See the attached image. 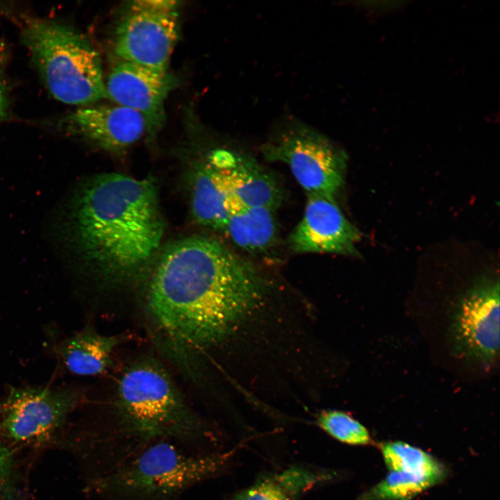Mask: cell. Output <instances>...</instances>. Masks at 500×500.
<instances>
[{
    "label": "cell",
    "mask_w": 500,
    "mask_h": 500,
    "mask_svg": "<svg viewBox=\"0 0 500 500\" xmlns=\"http://www.w3.org/2000/svg\"><path fill=\"white\" fill-rule=\"evenodd\" d=\"M17 485L14 450L0 434V500H14L17 494Z\"/></svg>",
    "instance_id": "21"
},
{
    "label": "cell",
    "mask_w": 500,
    "mask_h": 500,
    "mask_svg": "<svg viewBox=\"0 0 500 500\" xmlns=\"http://www.w3.org/2000/svg\"><path fill=\"white\" fill-rule=\"evenodd\" d=\"M258 270L218 240L194 236L172 245L148 288L154 335L181 361L231 336L264 297Z\"/></svg>",
    "instance_id": "1"
},
{
    "label": "cell",
    "mask_w": 500,
    "mask_h": 500,
    "mask_svg": "<svg viewBox=\"0 0 500 500\" xmlns=\"http://www.w3.org/2000/svg\"><path fill=\"white\" fill-rule=\"evenodd\" d=\"M228 183L224 158L212 149L197 175L192 192V211L201 224L222 230L228 216Z\"/></svg>",
    "instance_id": "14"
},
{
    "label": "cell",
    "mask_w": 500,
    "mask_h": 500,
    "mask_svg": "<svg viewBox=\"0 0 500 500\" xmlns=\"http://www.w3.org/2000/svg\"><path fill=\"white\" fill-rule=\"evenodd\" d=\"M162 440L207 451L217 450L219 442L217 432L188 403L166 368L147 356L123 371L105 421L84 440L90 478Z\"/></svg>",
    "instance_id": "2"
},
{
    "label": "cell",
    "mask_w": 500,
    "mask_h": 500,
    "mask_svg": "<svg viewBox=\"0 0 500 500\" xmlns=\"http://www.w3.org/2000/svg\"><path fill=\"white\" fill-rule=\"evenodd\" d=\"M316 422L323 431L340 442L351 445H367L372 442L367 429L345 412L323 410L318 415Z\"/></svg>",
    "instance_id": "20"
},
{
    "label": "cell",
    "mask_w": 500,
    "mask_h": 500,
    "mask_svg": "<svg viewBox=\"0 0 500 500\" xmlns=\"http://www.w3.org/2000/svg\"><path fill=\"white\" fill-rule=\"evenodd\" d=\"M381 450L390 472L445 476L444 466L434 457L406 442H388L381 445Z\"/></svg>",
    "instance_id": "19"
},
{
    "label": "cell",
    "mask_w": 500,
    "mask_h": 500,
    "mask_svg": "<svg viewBox=\"0 0 500 500\" xmlns=\"http://www.w3.org/2000/svg\"><path fill=\"white\" fill-rule=\"evenodd\" d=\"M444 477L403 472H390L378 483L362 493L356 500H411L441 482Z\"/></svg>",
    "instance_id": "18"
},
{
    "label": "cell",
    "mask_w": 500,
    "mask_h": 500,
    "mask_svg": "<svg viewBox=\"0 0 500 500\" xmlns=\"http://www.w3.org/2000/svg\"><path fill=\"white\" fill-rule=\"evenodd\" d=\"M233 455L158 440L89 480L88 488L101 500H181L189 489L226 472Z\"/></svg>",
    "instance_id": "4"
},
{
    "label": "cell",
    "mask_w": 500,
    "mask_h": 500,
    "mask_svg": "<svg viewBox=\"0 0 500 500\" xmlns=\"http://www.w3.org/2000/svg\"><path fill=\"white\" fill-rule=\"evenodd\" d=\"M68 122L85 138L112 153H122L147 133L144 117L119 106H88L67 117Z\"/></svg>",
    "instance_id": "12"
},
{
    "label": "cell",
    "mask_w": 500,
    "mask_h": 500,
    "mask_svg": "<svg viewBox=\"0 0 500 500\" xmlns=\"http://www.w3.org/2000/svg\"><path fill=\"white\" fill-rule=\"evenodd\" d=\"M360 233L344 215L335 198L308 195L303 215L288 238L295 253L355 255Z\"/></svg>",
    "instance_id": "10"
},
{
    "label": "cell",
    "mask_w": 500,
    "mask_h": 500,
    "mask_svg": "<svg viewBox=\"0 0 500 500\" xmlns=\"http://www.w3.org/2000/svg\"><path fill=\"white\" fill-rule=\"evenodd\" d=\"M274 210L267 207H247L228 212L222 231L240 249L260 253L276 242L278 228Z\"/></svg>",
    "instance_id": "17"
},
{
    "label": "cell",
    "mask_w": 500,
    "mask_h": 500,
    "mask_svg": "<svg viewBox=\"0 0 500 500\" xmlns=\"http://www.w3.org/2000/svg\"><path fill=\"white\" fill-rule=\"evenodd\" d=\"M7 101L4 92V89L1 82V71H0V121H1L6 114Z\"/></svg>",
    "instance_id": "22"
},
{
    "label": "cell",
    "mask_w": 500,
    "mask_h": 500,
    "mask_svg": "<svg viewBox=\"0 0 500 500\" xmlns=\"http://www.w3.org/2000/svg\"><path fill=\"white\" fill-rule=\"evenodd\" d=\"M175 83L169 72L158 73L119 60L112 66L105 81L107 98L140 113L151 135L165 122V101Z\"/></svg>",
    "instance_id": "11"
},
{
    "label": "cell",
    "mask_w": 500,
    "mask_h": 500,
    "mask_svg": "<svg viewBox=\"0 0 500 500\" xmlns=\"http://www.w3.org/2000/svg\"><path fill=\"white\" fill-rule=\"evenodd\" d=\"M80 397L73 389L12 388L0 405V434L10 445L46 442L64 426Z\"/></svg>",
    "instance_id": "8"
},
{
    "label": "cell",
    "mask_w": 500,
    "mask_h": 500,
    "mask_svg": "<svg viewBox=\"0 0 500 500\" xmlns=\"http://www.w3.org/2000/svg\"><path fill=\"white\" fill-rule=\"evenodd\" d=\"M333 478L328 470L294 465L262 474L249 487L222 500H299L308 491Z\"/></svg>",
    "instance_id": "15"
},
{
    "label": "cell",
    "mask_w": 500,
    "mask_h": 500,
    "mask_svg": "<svg viewBox=\"0 0 500 500\" xmlns=\"http://www.w3.org/2000/svg\"><path fill=\"white\" fill-rule=\"evenodd\" d=\"M455 350L483 364L492 363L499 349V281L482 278L460 299L451 324Z\"/></svg>",
    "instance_id": "9"
},
{
    "label": "cell",
    "mask_w": 500,
    "mask_h": 500,
    "mask_svg": "<svg viewBox=\"0 0 500 500\" xmlns=\"http://www.w3.org/2000/svg\"><path fill=\"white\" fill-rule=\"evenodd\" d=\"M225 168L229 187L228 215L240 208L261 206L275 210L279 206L282 193L278 183L251 154L232 148Z\"/></svg>",
    "instance_id": "13"
},
{
    "label": "cell",
    "mask_w": 500,
    "mask_h": 500,
    "mask_svg": "<svg viewBox=\"0 0 500 500\" xmlns=\"http://www.w3.org/2000/svg\"><path fill=\"white\" fill-rule=\"evenodd\" d=\"M263 157L288 166L308 195L334 197L344 181L347 156L326 135L293 116L276 122L260 147Z\"/></svg>",
    "instance_id": "6"
},
{
    "label": "cell",
    "mask_w": 500,
    "mask_h": 500,
    "mask_svg": "<svg viewBox=\"0 0 500 500\" xmlns=\"http://www.w3.org/2000/svg\"><path fill=\"white\" fill-rule=\"evenodd\" d=\"M23 39L56 99L85 106L107 98L99 55L81 34L58 22L34 20Z\"/></svg>",
    "instance_id": "5"
},
{
    "label": "cell",
    "mask_w": 500,
    "mask_h": 500,
    "mask_svg": "<svg viewBox=\"0 0 500 500\" xmlns=\"http://www.w3.org/2000/svg\"><path fill=\"white\" fill-rule=\"evenodd\" d=\"M72 211L80 253L110 281L135 278L160 244L163 221L156 187L149 179L99 175L79 191Z\"/></svg>",
    "instance_id": "3"
},
{
    "label": "cell",
    "mask_w": 500,
    "mask_h": 500,
    "mask_svg": "<svg viewBox=\"0 0 500 500\" xmlns=\"http://www.w3.org/2000/svg\"><path fill=\"white\" fill-rule=\"evenodd\" d=\"M178 7L175 1H131L115 30L117 60L167 73L179 34Z\"/></svg>",
    "instance_id": "7"
},
{
    "label": "cell",
    "mask_w": 500,
    "mask_h": 500,
    "mask_svg": "<svg viewBox=\"0 0 500 500\" xmlns=\"http://www.w3.org/2000/svg\"><path fill=\"white\" fill-rule=\"evenodd\" d=\"M124 340L122 335H104L87 327L61 342L57 352L72 374L94 376L110 367L114 352Z\"/></svg>",
    "instance_id": "16"
}]
</instances>
